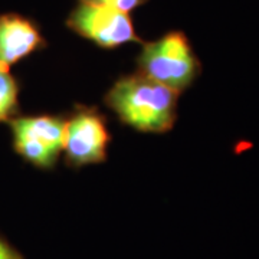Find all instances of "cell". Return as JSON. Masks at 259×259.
I'll use <instances>...</instances> for the list:
<instances>
[{"label": "cell", "instance_id": "cell-9", "mask_svg": "<svg viewBox=\"0 0 259 259\" xmlns=\"http://www.w3.org/2000/svg\"><path fill=\"white\" fill-rule=\"evenodd\" d=\"M0 259H25L22 252L0 235Z\"/></svg>", "mask_w": 259, "mask_h": 259}, {"label": "cell", "instance_id": "cell-2", "mask_svg": "<svg viewBox=\"0 0 259 259\" xmlns=\"http://www.w3.org/2000/svg\"><path fill=\"white\" fill-rule=\"evenodd\" d=\"M136 62L140 74L179 94L194 82L202 69L189 37L180 30H171L154 42H143Z\"/></svg>", "mask_w": 259, "mask_h": 259}, {"label": "cell", "instance_id": "cell-3", "mask_svg": "<svg viewBox=\"0 0 259 259\" xmlns=\"http://www.w3.org/2000/svg\"><path fill=\"white\" fill-rule=\"evenodd\" d=\"M15 153L29 164L54 168L64 151L66 120L61 115H25L9 121Z\"/></svg>", "mask_w": 259, "mask_h": 259}, {"label": "cell", "instance_id": "cell-7", "mask_svg": "<svg viewBox=\"0 0 259 259\" xmlns=\"http://www.w3.org/2000/svg\"><path fill=\"white\" fill-rule=\"evenodd\" d=\"M19 81L10 74L9 68L0 66V124L19 115Z\"/></svg>", "mask_w": 259, "mask_h": 259}, {"label": "cell", "instance_id": "cell-1", "mask_svg": "<svg viewBox=\"0 0 259 259\" xmlns=\"http://www.w3.org/2000/svg\"><path fill=\"white\" fill-rule=\"evenodd\" d=\"M179 93L146 75H125L111 87L104 101L122 124L140 133H167L177 118Z\"/></svg>", "mask_w": 259, "mask_h": 259}, {"label": "cell", "instance_id": "cell-4", "mask_svg": "<svg viewBox=\"0 0 259 259\" xmlns=\"http://www.w3.org/2000/svg\"><path fill=\"white\" fill-rule=\"evenodd\" d=\"M66 26L105 49L136 42L143 45V39L136 33L130 13L90 2H79L66 19Z\"/></svg>", "mask_w": 259, "mask_h": 259}, {"label": "cell", "instance_id": "cell-6", "mask_svg": "<svg viewBox=\"0 0 259 259\" xmlns=\"http://www.w3.org/2000/svg\"><path fill=\"white\" fill-rule=\"evenodd\" d=\"M47 39L33 19L19 13L0 15V66L10 68L47 48Z\"/></svg>", "mask_w": 259, "mask_h": 259}, {"label": "cell", "instance_id": "cell-5", "mask_svg": "<svg viewBox=\"0 0 259 259\" xmlns=\"http://www.w3.org/2000/svg\"><path fill=\"white\" fill-rule=\"evenodd\" d=\"M110 141L104 114L95 107L76 105L65 127V163L74 168L102 163Z\"/></svg>", "mask_w": 259, "mask_h": 259}, {"label": "cell", "instance_id": "cell-8", "mask_svg": "<svg viewBox=\"0 0 259 259\" xmlns=\"http://www.w3.org/2000/svg\"><path fill=\"white\" fill-rule=\"evenodd\" d=\"M79 2H90L102 6H108L112 9L121 10L124 13H131L134 9L146 5L148 0H79Z\"/></svg>", "mask_w": 259, "mask_h": 259}]
</instances>
